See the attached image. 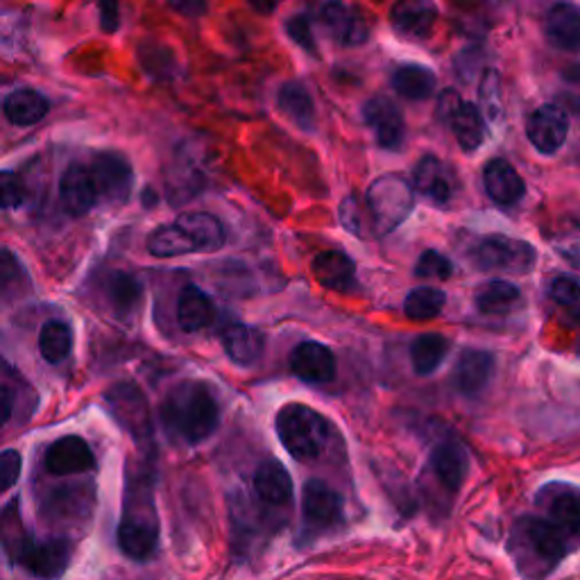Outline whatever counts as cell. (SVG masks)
Wrapping results in <instances>:
<instances>
[{"label": "cell", "mask_w": 580, "mask_h": 580, "mask_svg": "<svg viewBox=\"0 0 580 580\" xmlns=\"http://www.w3.org/2000/svg\"><path fill=\"white\" fill-rule=\"evenodd\" d=\"M166 429L189 444H200L216 433L220 425V408L204 383L184 381L175 386L162 406Z\"/></svg>", "instance_id": "cell-1"}, {"label": "cell", "mask_w": 580, "mask_h": 580, "mask_svg": "<svg viewBox=\"0 0 580 580\" xmlns=\"http://www.w3.org/2000/svg\"><path fill=\"white\" fill-rule=\"evenodd\" d=\"M510 551L524 573L546 576L549 569L556 567L573 544L546 517H521L515 524Z\"/></svg>", "instance_id": "cell-2"}, {"label": "cell", "mask_w": 580, "mask_h": 580, "mask_svg": "<svg viewBox=\"0 0 580 580\" xmlns=\"http://www.w3.org/2000/svg\"><path fill=\"white\" fill-rule=\"evenodd\" d=\"M152 483L148 479L131 481L125 492L123 519L118 526V546L131 560H148L160 542V519H156Z\"/></svg>", "instance_id": "cell-3"}, {"label": "cell", "mask_w": 580, "mask_h": 580, "mask_svg": "<svg viewBox=\"0 0 580 580\" xmlns=\"http://www.w3.org/2000/svg\"><path fill=\"white\" fill-rule=\"evenodd\" d=\"M275 427L286 452L295 461L311 463L323 456L329 425L318 411L304 404H286L275 417Z\"/></svg>", "instance_id": "cell-4"}, {"label": "cell", "mask_w": 580, "mask_h": 580, "mask_svg": "<svg viewBox=\"0 0 580 580\" xmlns=\"http://www.w3.org/2000/svg\"><path fill=\"white\" fill-rule=\"evenodd\" d=\"M365 204L370 211L377 236L398 229L415 206V191L402 175H381L365 191Z\"/></svg>", "instance_id": "cell-5"}, {"label": "cell", "mask_w": 580, "mask_h": 580, "mask_svg": "<svg viewBox=\"0 0 580 580\" xmlns=\"http://www.w3.org/2000/svg\"><path fill=\"white\" fill-rule=\"evenodd\" d=\"M474 266L483 273L529 275L535 268L538 252L531 243L510 239V236H486L471 250Z\"/></svg>", "instance_id": "cell-6"}, {"label": "cell", "mask_w": 580, "mask_h": 580, "mask_svg": "<svg viewBox=\"0 0 580 580\" xmlns=\"http://www.w3.org/2000/svg\"><path fill=\"white\" fill-rule=\"evenodd\" d=\"M320 23L325 25V30L329 37L340 43V46H361L370 37V21L365 18V14L345 0H327L320 8Z\"/></svg>", "instance_id": "cell-7"}, {"label": "cell", "mask_w": 580, "mask_h": 580, "mask_svg": "<svg viewBox=\"0 0 580 580\" xmlns=\"http://www.w3.org/2000/svg\"><path fill=\"white\" fill-rule=\"evenodd\" d=\"M16 563L41 580L62 578L71 563V544L64 538L25 542Z\"/></svg>", "instance_id": "cell-8"}, {"label": "cell", "mask_w": 580, "mask_h": 580, "mask_svg": "<svg viewBox=\"0 0 580 580\" xmlns=\"http://www.w3.org/2000/svg\"><path fill=\"white\" fill-rule=\"evenodd\" d=\"M91 175L98 187L100 200H108L114 204H121L131 193V181H135V173H131V164L125 160L121 152H100L91 162Z\"/></svg>", "instance_id": "cell-9"}, {"label": "cell", "mask_w": 580, "mask_h": 580, "mask_svg": "<svg viewBox=\"0 0 580 580\" xmlns=\"http://www.w3.org/2000/svg\"><path fill=\"white\" fill-rule=\"evenodd\" d=\"M108 402L112 415L118 419V425L137 440H143L152 433L148 402L135 383L112 386V390L108 392Z\"/></svg>", "instance_id": "cell-10"}, {"label": "cell", "mask_w": 580, "mask_h": 580, "mask_svg": "<svg viewBox=\"0 0 580 580\" xmlns=\"http://www.w3.org/2000/svg\"><path fill=\"white\" fill-rule=\"evenodd\" d=\"M363 121L365 125L373 129V135L377 143L383 150H400L406 139V123L400 112L398 104H394L386 96L370 98L363 104Z\"/></svg>", "instance_id": "cell-11"}, {"label": "cell", "mask_w": 580, "mask_h": 580, "mask_svg": "<svg viewBox=\"0 0 580 580\" xmlns=\"http://www.w3.org/2000/svg\"><path fill=\"white\" fill-rule=\"evenodd\" d=\"M538 504L544 508L546 519L558 526L567 540L580 546V496L567 486L551 483L538 494Z\"/></svg>", "instance_id": "cell-12"}, {"label": "cell", "mask_w": 580, "mask_h": 580, "mask_svg": "<svg viewBox=\"0 0 580 580\" xmlns=\"http://www.w3.org/2000/svg\"><path fill=\"white\" fill-rule=\"evenodd\" d=\"M569 135V118L556 104H542L526 121V137L540 154H556Z\"/></svg>", "instance_id": "cell-13"}, {"label": "cell", "mask_w": 580, "mask_h": 580, "mask_svg": "<svg viewBox=\"0 0 580 580\" xmlns=\"http://www.w3.org/2000/svg\"><path fill=\"white\" fill-rule=\"evenodd\" d=\"M43 463L52 477H73V474L91 471L96 467V456L83 438L66 436L48 446Z\"/></svg>", "instance_id": "cell-14"}, {"label": "cell", "mask_w": 580, "mask_h": 580, "mask_svg": "<svg viewBox=\"0 0 580 580\" xmlns=\"http://www.w3.org/2000/svg\"><path fill=\"white\" fill-rule=\"evenodd\" d=\"M302 510L311 529H331L342 519V499L325 481L311 479L304 486Z\"/></svg>", "instance_id": "cell-15"}, {"label": "cell", "mask_w": 580, "mask_h": 580, "mask_svg": "<svg viewBox=\"0 0 580 580\" xmlns=\"http://www.w3.org/2000/svg\"><path fill=\"white\" fill-rule=\"evenodd\" d=\"M60 200L68 216H85L98 204L100 193L93 181L91 168L73 164L60 179Z\"/></svg>", "instance_id": "cell-16"}, {"label": "cell", "mask_w": 580, "mask_h": 580, "mask_svg": "<svg viewBox=\"0 0 580 580\" xmlns=\"http://www.w3.org/2000/svg\"><path fill=\"white\" fill-rule=\"evenodd\" d=\"M494 354L483 350H465L454 367V388L465 398H479L494 377Z\"/></svg>", "instance_id": "cell-17"}, {"label": "cell", "mask_w": 580, "mask_h": 580, "mask_svg": "<svg viewBox=\"0 0 580 580\" xmlns=\"http://www.w3.org/2000/svg\"><path fill=\"white\" fill-rule=\"evenodd\" d=\"M429 467L433 471V477L438 479V483L446 490L456 494L467 477V469H469V458L465 446L456 440H442L433 446L431 458H429Z\"/></svg>", "instance_id": "cell-18"}, {"label": "cell", "mask_w": 580, "mask_h": 580, "mask_svg": "<svg viewBox=\"0 0 580 580\" xmlns=\"http://www.w3.org/2000/svg\"><path fill=\"white\" fill-rule=\"evenodd\" d=\"M413 184L417 193L429 198L438 206L450 204L454 198V173L436 154H425L417 162Z\"/></svg>", "instance_id": "cell-19"}, {"label": "cell", "mask_w": 580, "mask_h": 580, "mask_svg": "<svg viewBox=\"0 0 580 580\" xmlns=\"http://www.w3.org/2000/svg\"><path fill=\"white\" fill-rule=\"evenodd\" d=\"M290 370L306 383H329L336 377V356L320 342H302L290 354Z\"/></svg>", "instance_id": "cell-20"}, {"label": "cell", "mask_w": 580, "mask_h": 580, "mask_svg": "<svg viewBox=\"0 0 580 580\" xmlns=\"http://www.w3.org/2000/svg\"><path fill=\"white\" fill-rule=\"evenodd\" d=\"M544 35L556 50H580V8L569 3V0H558L546 14Z\"/></svg>", "instance_id": "cell-21"}, {"label": "cell", "mask_w": 580, "mask_h": 580, "mask_svg": "<svg viewBox=\"0 0 580 580\" xmlns=\"http://www.w3.org/2000/svg\"><path fill=\"white\" fill-rule=\"evenodd\" d=\"M390 21L400 35L421 39L431 33L438 21V5L433 0H398L392 5Z\"/></svg>", "instance_id": "cell-22"}, {"label": "cell", "mask_w": 580, "mask_h": 580, "mask_svg": "<svg viewBox=\"0 0 580 580\" xmlns=\"http://www.w3.org/2000/svg\"><path fill=\"white\" fill-rule=\"evenodd\" d=\"M483 187L490 200L499 206H513L526 193L521 175L506 160L488 162V166L483 168Z\"/></svg>", "instance_id": "cell-23"}, {"label": "cell", "mask_w": 580, "mask_h": 580, "mask_svg": "<svg viewBox=\"0 0 580 580\" xmlns=\"http://www.w3.org/2000/svg\"><path fill=\"white\" fill-rule=\"evenodd\" d=\"M277 108L290 123L300 127L302 131H313L315 123H318L313 96L306 89V85H302L300 80H290V83L279 87Z\"/></svg>", "instance_id": "cell-24"}, {"label": "cell", "mask_w": 580, "mask_h": 580, "mask_svg": "<svg viewBox=\"0 0 580 580\" xmlns=\"http://www.w3.org/2000/svg\"><path fill=\"white\" fill-rule=\"evenodd\" d=\"M214 320H216V306L209 300L204 290L196 286L184 288L177 300V325L181 327V331L196 333L206 329L209 325H214Z\"/></svg>", "instance_id": "cell-25"}, {"label": "cell", "mask_w": 580, "mask_h": 580, "mask_svg": "<svg viewBox=\"0 0 580 580\" xmlns=\"http://www.w3.org/2000/svg\"><path fill=\"white\" fill-rule=\"evenodd\" d=\"M3 112H5V118L12 125H16V127H30V125L41 123L48 116L50 102L37 89L23 87V89H14L12 93L5 96Z\"/></svg>", "instance_id": "cell-26"}, {"label": "cell", "mask_w": 580, "mask_h": 580, "mask_svg": "<svg viewBox=\"0 0 580 580\" xmlns=\"http://www.w3.org/2000/svg\"><path fill=\"white\" fill-rule=\"evenodd\" d=\"M254 492L270 506H286L293 496V481L279 461L261 463L254 471Z\"/></svg>", "instance_id": "cell-27"}, {"label": "cell", "mask_w": 580, "mask_h": 580, "mask_svg": "<svg viewBox=\"0 0 580 580\" xmlns=\"http://www.w3.org/2000/svg\"><path fill=\"white\" fill-rule=\"evenodd\" d=\"M313 277L327 290H348L354 283L356 266L354 261L338 250L320 252L313 259Z\"/></svg>", "instance_id": "cell-28"}, {"label": "cell", "mask_w": 580, "mask_h": 580, "mask_svg": "<svg viewBox=\"0 0 580 580\" xmlns=\"http://www.w3.org/2000/svg\"><path fill=\"white\" fill-rule=\"evenodd\" d=\"M263 345H266V340H263V333L254 327L229 325L223 331V348L229 361L241 367H252L261 358Z\"/></svg>", "instance_id": "cell-29"}, {"label": "cell", "mask_w": 580, "mask_h": 580, "mask_svg": "<svg viewBox=\"0 0 580 580\" xmlns=\"http://www.w3.org/2000/svg\"><path fill=\"white\" fill-rule=\"evenodd\" d=\"M463 152H477L486 139V121L481 110L471 102H458L456 110L446 118Z\"/></svg>", "instance_id": "cell-30"}, {"label": "cell", "mask_w": 580, "mask_h": 580, "mask_svg": "<svg viewBox=\"0 0 580 580\" xmlns=\"http://www.w3.org/2000/svg\"><path fill=\"white\" fill-rule=\"evenodd\" d=\"M392 89L406 100H429L436 93L438 80L436 75L419 64H402L394 68L390 77Z\"/></svg>", "instance_id": "cell-31"}, {"label": "cell", "mask_w": 580, "mask_h": 580, "mask_svg": "<svg viewBox=\"0 0 580 580\" xmlns=\"http://www.w3.org/2000/svg\"><path fill=\"white\" fill-rule=\"evenodd\" d=\"M187 231L200 252H216L225 245V227L211 214H181L175 220Z\"/></svg>", "instance_id": "cell-32"}, {"label": "cell", "mask_w": 580, "mask_h": 580, "mask_svg": "<svg viewBox=\"0 0 580 580\" xmlns=\"http://www.w3.org/2000/svg\"><path fill=\"white\" fill-rule=\"evenodd\" d=\"M446 354H450V340H446L442 333L417 336L411 345V363H413L415 375L419 377L433 375L442 365Z\"/></svg>", "instance_id": "cell-33"}, {"label": "cell", "mask_w": 580, "mask_h": 580, "mask_svg": "<svg viewBox=\"0 0 580 580\" xmlns=\"http://www.w3.org/2000/svg\"><path fill=\"white\" fill-rule=\"evenodd\" d=\"M477 308L486 315H506L521 302L519 288L506 279H492L477 290Z\"/></svg>", "instance_id": "cell-34"}, {"label": "cell", "mask_w": 580, "mask_h": 580, "mask_svg": "<svg viewBox=\"0 0 580 580\" xmlns=\"http://www.w3.org/2000/svg\"><path fill=\"white\" fill-rule=\"evenodd\" d=\"M148 252L156 259H173V256H184L200 252L198 245L193 243L191 236L184 231L177 223L156 227L148 236Z\"/></svg>", "instance_id": "cell-35"}, {"label": "cell", "mask_w": 580, "mask_h": 580, "mask_svg": "<svg viewBox=\"0 0 580 580\" xmlns=\"http://www.w3.org/2000/svg\"><path fill=\"white\" fill-rule=\"evenodd\" d=\"M104 293H108V300L116 313L127 315L139 306L143 288L135 275L116 270L104 279Z\"/></svg>", "instance_id": "cell-36"}, {"label": "cell", "mask_w": 580, "mask_h": 580, "mask_svg": "<svg viewBox=\"0 0 580 580\" xmlns=\"http://www.w3.org/2000/svg\"><path fill=\"white\" fill-rule=\"evenodd\" d=\"M444 302H446V295L442 293L440 288L421 286V288L411 290V293L406 295L404 313H406V318H411V320L427 323V320L438 318L444 308Z\"/></svg>", "instance_id": "cell-37"}, {"label": "cell", "mask_w": 580, "mask_h": 580, "mask_svg": "<svg viewBox=\"0 0 580 580\" xmlns=\"http://www.w3.org/2000/svg\"><path fill=\"white\" fill-rule=\"evenodd\" d=\"M73 348V331L66 323L50 320L39 331V352L48 363H62L68 358Z\"/></svg>", "instance_id": "cell-38"}, {"label": "cell", "mask_w": 580, "mask_h": 580, "mask_svg": "<svg viewBox=\"0 0 580 580\" xmlns=\"http://www.w3.org/2000/svg\"><path fill=\"white\" fill-rule=\"evenodd\" d=\"M139 62L143 71L150 77H156V80H171L179 71L175 52L168 46L156 41H146L139 46Z\"/></svg>", "instance_id": "cell-39"}, {"label": "cell", "mask_w": 580, "mask_h": 580, "mask_svg": "<svg viewBox=\"0 0 580 580\" xmlns=\"http://www.w3.org/2000/svg\"><path fill=\"white\" fill-rule=\"evenodd\" d=\"M340 223L348 231H352L358 239H370L377 236L375 223L370 211H367L365 200H358L356 196H348L340 204Z\"/></svg>", "instance_id": "cell-40"}, {"label": "cell", "mask_w": 580, "mask_h": 580, "mask_svg": "<svg viewBox=\"0 0 580 580\" xmlns=\"http://www.w3.org/2000/svg\"><path fill=\"white\" fill-rule=\"evenodd\" d=\"M549 295L571 318H580V283L571 277H556L549 283Z\"/></svg>", "instance_id": "cell-41"}, {"label": "cell", "mask_w": 580, "mask_h": 580, "mask_svg": "<svg viewBox=\"0 0 580 580\" xmlns=\"http://www.w3.org/2000/svg\"><path fill=\"white\" fill-rule=\"evenodd\" d=\"M454 273V263L446 259L444 254L436 252V250H427L417 259V266H415V275L419 279H438L444 281L450 279Z\"/></svg>", "instance_id": "cell-42"}, {"label": "cell", "mask_w": 580, "mask_h": 580, "mask_svg": "<svg viewBox=\"0 0 580 580\" xmlns=\"http://www.w3.org/2000/svg\"><path fill=\"white\" fill-rule=\"evenodd\" d=\"M286 33H288V37L293 39L302 50H306L308 55L318 58V43H315V37H313L311 16H306V14H295L293 18H290V21L286 23Z\"/></svg>", "instance_id": "cell-43"}, {"label": "cell", "mask_w": 580, "mask_h": 580, "mask_svg": "<svg viewBox=\"0 0 580 580\" xmlns=\"http://www.w3.org/2000/svg\"><path fill=\"white\" fill-rule=\"evenodd\" d=\"M0 198H3V209H16L25 200V187L16 173L3 171L0 175Z\"/></svg>", "instance_id": "cell-44"}, {"label": "cell", "mask_w": 580, "mask_h": 580, "mask_svg": "<svg viewBox=\"0 0 580 580\" xmlns=\"http://www.w3.org/2000/svg\"><path fill=\"white\" fill-rule=\"evenodd\" d=\"M481 104H483V112L490 121H494L499 116L501 102H499V75H496V71H486V75H483Z\"/></svg>", "instance_id": "cell-45"}, {"label": "cell", "mask_w": 580, "mask_h": 580, "mask_svg": "<svg viewBox=\"0 0 580 580\" xmlns=\"http://www.w3.org/2000/svg\"><path fill=\"white\" fill-rule=\"evenodd\" d=\"M18 474H21L18 452L14 450L3 452V456H0V481H3V492L14 488V483L18 481Z\"/></svg>", "instance_id": "cell-46"}, {"label": "cell", "mask_w": 580, "mask_h": 580, "mask_svg": "<svg viewBox=\"0 0 580 580\" xmlns=\"http://www.w3.org/2000/svg\"><path fill=\"white\" fill-rule=\"evenodd\" d=\"M100 28L102 33H116L121 25V12H118V0H100Z\"/></svg>", "instance_id": "cell-47"}, {"label": "cell", "mask_w": 580, "mask_h": 580, "mask_svg": "<svg viewBox=\"0 0 580 580\" xmlns=\"http://www.w3.org/2000/svg\"><path fill=\"white\" fill-rule=\"evenodd\" d=\"M166 3L181 16L200 18L209 12V0H166Z\"/></svg>", "instance_id": "cell-48"}, {"label": "cell", "mask_w": 580, "mask_h": 580, "mask_svg": "<svg viewBox=\"0 0 580 580\" xmlns=\"http://www.w3.org/2000/svg\"><path fill=\"white\" fill-rule=\"evenodd\" d=\"M563 256L571 263L573 268L580 270V236H576V239H569L563 248H560Z\"/></svg>", "instance_id": "cell-49"}, {"label": "cell", "mask_w": 580, "mask_h": 580, "mask_svg": "<svg viewBox=\"0 0 580 580\" xmlns=\"http://www.w3.org/2000/svg\"><path fill=\"white\" fill-rule=\"evenodd\" d=\"M250 5L254 12H259L261 16H268L273 12H277V8L281 5V0H250Z\"/></svg>", "instance_id": "cell-50"}, {"label": "cell", "mask_w": 580, "mask_h": 580, "mask_svg": "<svg viewBox=\"0 0 580 580\" xmlns=\"http://www.w3.org/2000/svg\"><path fill=\"white\" fill-rule=\"evenodd\" d=\"M0 394H3V421H10L12 411H14V404H12V390H10L8 386H3V390H0Z\"/></svg>", "instance_id": "cell-51"}]
</instances>
